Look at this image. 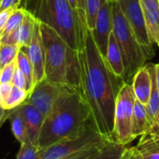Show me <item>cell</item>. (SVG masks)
I'll return each instance as SVG.
<instances>
[{
	"mask_svg": "<svg viewBox=\"0 0 159 159\" xmlns=\"http://www.w3.org/2000/svg\"><path fill=\"white\" fill-rule=\"evenodd\" d=\"M78 59L82 95L90 112V125L113 143L116 102L124 81L111 70L89 30L84 47L78 51Z\"/></svg>",
	"mask_w": 159,
	"mask_h": 159,
	"instance_id": "cell-1",
	"label": "cell"
},
{
	"mask_svg": "<svg viewBox=\"0 0 159 159\" xmlns=\"http://www.w3.org/2000/svg\"><path fill=\"white\" fill-rule=\"evenodd\" d=\"M90 126V112L83 96L64 87L51 112L44 119L37 146L45 148L62 140L76 139Z\"/></svg>",
	"mask_w": 159,
	"mask_h": 159,
	"instance_id": "cell-2",
	"label": "cell"
},
{
	"mask_svg": "<svg viewBox=\"0 0 159 159\" xmlns=\"http://www.w3.org/2000/svg\"><path fill=\"white\" fill-rule=\"evenodd\" d=\"M39 24L44 49L45 77L82 95L78 51L73 49L53 28L40 21Z\"/></svg>",
	"mask_w": 159,
	"mask_h": 159,
	"instance_id": "cell-3",
	"label": "cell"
},
{
	"mask_svg": "<svg viewBox=\"0 0 159 159\" xmlns=\"http://www.w3.org/2000/svg\"><path fill=\"white\" fill-rule=\"evenodd\" d=\"M20 7L53 28L75 50H82L88 32L68 0H21Z\"/></svg>",
	"mask_w": 159,
	"mask_h": 159,
	"instance_id": "cell-4",
	"label": "cell"
},
{
	"mask_svg": "<svg viewBox=\"0 0 159 159\" xmlns=\"http://www.w3.org/2000/svg\"><path fill=\"white\" fill-rule=\"evenodd\" d=\"M113 33L120 48L125 65L123 81L131 84L135 74L146 64L147 61L134 32L116 1L113 5Z\"/></svg>",
	"mask_w": 159,
	"mask_h": 159,
	"instance_id": "cell-5",
	"label": "cell"
},
{
	"mask_svg": "<svg viewBox=\"0 0 159 159\" xmlns=\"http://www.w3.org/2000/svg\"><path fill=\"white\" fill-rule=\"evenodd\" d=\"M135 101L132 85L123 82L116 102L113 143L127 145L134 140L131 133V124Z\"/></svg>",
	"mask_w": 159,
	"mask_h": 159,
	"instance_id": "cell-6",
	"label": "cell"
},
{
	"mask_svg": "<svg viewBox=\"0 0 159 159\" xmlns=\"http://www.w3.org/2000/svg\"><path fill=\"white\" fill-rule=\"evenodd\" d=\"M108 141L90 126L88 130L76 139H66L41 148L39 159H62L80 151L102 145Z\"/></svg>",
	"mask_w": 159,
	"mask_h": 159,
	"instance_id": "cell-7",
	"label": "cell"
},
{
	"mask_svg": "<svg viewBox=\"0 0 159 159\" xmlns=\"http://www.w3.org/2000/svg\"><path fill=\"white\" fill-rule=\"evenodd\" d=\"M134 32L139 44L142 47L146 61L155 56L153 42L150 38L141 0H117L116 1Z\"/></svg>",
	"mask_w": 159,
	"mask_h": 159,
	"instance_id": "cell-8",
	"label": "cell"
},
{
	"mask_svg": "<svg viewBox=\"0 0 159 159\" xmlns=\"http://www.w3.org/2000/svg\"><path fill=\"white\" fill-rule=\"evenodd\" d=\"M64 86L54 84L45 78L34 85L28 94L25 102L33 105L44 117H46L51 112Z\"/></svg>",
	"mask_w": 159,
	"mask_h": 159,
	"instance_id": "cell-9",
	"label": "cell"
},
{
	"mask_svg": "<svg viewBox=\"0 0 159 159\" xmlns=\"http://www.w3.org/2000/svg\"><path fill=\"white\" fill-rule=\"evenodd\" d=\"M113 5L114 2L103 0L97 15L94 29L89 31L93 40L100 50L101 54L105 58L110 35L113 32Z\"/></svg>",
	"mask_w": 159,
	"mask_h": 159,
	"instance_id": "cell-10",
	"label": "cell"
},
{
	"mask_svg": "<svg viewBox=\"0 0 159 159\" xmlns=\"http://www.w3.org/2000/svg\"><path fill=\"white\" fill-rule=\"evenodd\" d=\"M28 53L29 59L34 69V85L45 79V62H44V49L40 33V24L37 20L31 43L28 47L24 48Z\"/></svg>",
	"mask_w": 159,
	"mask_h": 159,
	"instance_id": "cell-11",
	"label": "cell"
},
{
	"mask_svg": "<svg viewBox=\"0 0 159 159\" xmlns=\"http://www.w3.org/2000/svg\"><path fill=\"white\" fill-rule=\"evenodd\" d=\"M20 111L26 128V143L37 145L38 137L44 123L45 117L33 105L23 102L17 107Z\"/></svg>",
	"mask_w": 159,
	"mask_h": 159,
	"instance_id": "cell-12",
	"label": "cell"
},
{
	"mask_svg": "<svg viewBox=\"0 0 159 159\" xmlns=\"http://www.w3.org/2000/svg\"><path fill=\"white\" fill-rule=\"evenodd\" d=\"M141 4L150 38L159 48V0H141Z\"/></svg>",
	"mask_w": 159,
	"mask_h": 159,
	"instance_id": "cell-13",
	"label": "cell"
},
{
	"mask_svg": "<svg viewBox=\"0 0 159 159\" xmlns=\"http://www.w3.org/2000/svg\"><path fill=\"white\" fill-rule=\"evenodd\" d=\"M131 85L136 100L139 101L141 103L146 105L151 96L152 79L151 75L145 65L135 74Z\"/></svg>",
	"mask_w": 159,
	"mask_h": 159,
	"instance_id": "cell-14",
	"label": "cell"
},
{
	"mask_svg": "<svg viewBox=\"0 0 159 159\" xmlns=\"http://www.w3.org/2000/svg\"><path fill=\"white\" fill-rule=\"evenodd\" d=\"M105 59L111 70L114 72V74L116 76L123 79L124 75H125V65H124L123 57H122L120 48L118 47V44L116 42V39L113 32L109 38Z\"/></svg>",
	"mask_w": 159,
	"mask_h": 159,
	"instance_id": "cell-15",
	"label": "cell"
},
{
	"mask_svg": "<svg viewBox=\"0 0 159 159\" xmlns=\"http://www.w3.org/2000/svg\"><path fill=\"white\" fill-rule=\"evenodd\" d=\"M151 127L146 107L144 104L141 103L139 101H135L133 114H132V124H131V133L133 138L142 136L149 130Z\"/></svg>",
	"mask_w": 159,
	"mask_h": 159,
	"instance_id": "cell-16",
	"label": "cell"
},
{
	"mask_svg": "<svg viewBox=\"0 0 159 159\" xmlns=\"http://www.w3.org/2000/svg\"><path fill=\"white\" fill-rule=\"evenodd\" d=\"M143 159H159V138L148 132L143 134L137 144Z\"/></svg>",
	"mask_w": 159,
	"mask_h": 159,
	"instance_id": "cell-17",
	"label": "cell"
},
{
	"mask_svg": "<svg viewBox=\"0 0 159 159\" xmlns=\"http://www.w3.org/2000/svg\"><path fill=\"white\" fill-rule=\"evenodd\" d=\"M145 66L147 67L152 79V91L151 96L149 99L148 103L145 105L148 118L150 121V124L152 125L153 121L155 120L157 113L159 112V91L156 82V64L154 63H146Z\"/></svg>",
	"mask_w": 159,
	"mask_h": 159,
	"instance_id": "cell-18",
	"label": "cell"
},
{
	"mask_svg": "<svg viewBox=\"0 0 159 159\" xmlns=\"http://www.w3.org/2000/svg\"><path fill=\"white\" fill-rule=\"evenodd\" d=\"M7 119L10 121V128L13 136L20 143H26V128L24 120L18 110L15 108L13 110H7Z\"/></svg>",
	"mask_w": 159,
	"mask_h": 159,
	"instance_id": "cell-19",
	"label": "cell"
},
{
	"mask_svg": "<svg viewBox=\"0 0 159 159\" xmlns=\"http://www.w3.org/2000/svg\"><path fill=\"white\" fill-rule=\"evenodd\" d=\"M37 22V20L29 12L26 11L24 19L20 25L18 32H19V46L20 48H26L31 43L34 29Z\"/></svg>",
	"mask_w": 159,
	"mask_h": 159,
	"instance_id": "cell-20",
	"label": "cell"
},
{
	"mask_svg": "<svg viewBox=\"0 0 159 159\" xmlns=\"http://www.w3.org/2000/svg\"><path fill=\"white\" fill-rule=\"evenodd\" d=\"M17 67L22 72V74L25 75L28 83V92L30 93L34 86V69L33 65L31 63V61L29 59L28 53L24 48H20L17 56Z\"/></svg>",
	"mask_w": 159,
	"mask_h": 159,
	"instance_id": "cell-21",
	"label": "cell"
},
{
	"mask_svg": "<svg viewBox=\"0 0 159 159\" xmlns=\"http://www.w3.org/2000/svg\"><path fill=\"white\" fill-rule=\"evenodd\" d=\"M28 94L29 93L27 90L12 85L10 92L8 93L5 102L3 104V108L5 110H13V109L19 107L23 102H25V101L28 97Z\"/></svg>",
	"mask_w": 159,
	"mask_h": 159,
	"instance_id": "cell-22",
	"label": "cell"
},
{
	"mask_svg": "<svg viewBox=\"0 0 159 159\" xmlns=\"http://www.w3.org/2000/svg\"><path fill=\"white\" fill-rule=\"evenodd\" d=\"M25 13H26V10L24 8H22L21 7L15 9L12 14L10 15L9 19L7 20V23H6V26L4 28V31H3V34H2V37L0 39V41L4 38H6L7 35H9L11 33H13L14 31H16L20 25L21 24L23 19H24V16H25Z\"/></svg>",
	"mask_w": 159,
	"mask_h": 159,
	"instance_id": "cell-23",
	"label": "cell"
},
{
	"mask_svg": "<svg viewBox=\"0 0 159 159\" xmlns=\"http://www.w3.org/2000/svg\"><path fill=\"white\" fill-rule=\"evenodd\" d=\"M126 145L108 142L101 150V152L92 159H119Z\"/></svg>",
	"mask_w": 159,
	"mask_h": 159,
	"instance_id": "cell-24",
	"label": "cell"
},
{
	"mask_svg": "<svg viewBox=\"0 0 159 159\" xmlns=\"http://www.w3.org/2000/svg\"><path fill=\"white\" fill-rule=\"evenodd\" d=\"M20 48L17 45L0 43V69L17 59Z\"/></svg>",
	"mask_w": 159,
	"mask_h": 159,
	"instance_id": "cell-25",
	"label": "cell"
},
{
	"mask_svg": "<svg viewBox=\"0 0 159 159\" xmlns=\"http://www.w3.org/2000/svg\"><path fill=\"white\" fill-rule=\"evenodd\" d=\"M103 0H86V20L89 31L94 29L96 19Z\"/></svg>",
	"mask_w": 159,
	"mask_h": 159,
	"instance_id": "cell-26",
	"label": "cell"
},
{
	"mask_svg": "<svg viewBox=\"0 0 159 159\" xmlns=\"http://www.w3.org/2000/svg\"><path fill=\"white\" fill-rule=\"evenodd\" d=\"M41 148L30 143H20L16 159H39Z\"/></svg>",
	"mask_w": 159,
	"mask_h": 159,
	"instance_id": "cell-27",
	"label": "cell"
},
{
	"mask_svg": "<svg viewBox=\"0 0 159 159\" xmlns=\"http://www.w3.org/2000/svg\"><path fill=\"white\" fill-rule=\"evenodd\" d=\"M106 143L102 144V145H98V146H94V147H91V148H89V149H86V150H83V151H80L78 153H75V154H74V155H72L70 157H67L62 159H92L101 152V150L102 149V147Z\"/></svg>",
	"mask_w": 159,
	"mask_h": 159,
	"instance_id": "cell-28",
	"label": "cell"
},
{
	"mask_svg": "<svg viewBox=\"0 0 159 159\" xmlns=\"http://www.w3.org/2000/svg\"><path fill=\"white\" fill-rule=\"evenodd\" d=\"M17 68V61L8 63L2 69H0V84L11 83L13 75Z\"/></svg>",
	"mask_w": 159,
	"mask_h": 159,
	"instance_id": "cell-29",
	"label": "cell"
},
{
	"mask_svg": "<svg viewBox=\"0 0 159 159\" xmlns=\"http://www.w3.org/2000/svg\"><path fill=\"white\" fill-rule=\"evenodd\" d=\"M11 84L13 86H16L18 88L23 89L25 90L28 91V83H27V79L25 77V75L22 74V72L17 67L15 70V73L13 75L12 80H11ZM29 93V92H28Z\"/></svg>",
	"mask_w": 159,
	"mask_h": 159,
	"instance_id": "cell-30",
	"label": "cell"
},
{
	"mask_svg": "<svg viewBox=\"0 0 159 159\" xmlns=\"http://www.w3.org/2000/svg\"><path fill=\"white\" fill-rule=\"evenodd\" d=\"M119 159H143L140 151L136 146L134 147H126L123 151Z\"/></svg>",
	"mask_w": 159,
	"mask_h": 159,
	"instance_id": "cell-31",
	"label": "cell"
},
{
	"mask_svg": "<svg viewBox=\"0 0 159 159\" xmlns=\"http://www.w3.org/2000/svg\"><path fill=\"white\" fill-rule=\"evenodd\" d=\"M14 10H15L14 8H8V9L0 10V39L2 37V34H3L4 28L6 26V23H7V20L9 19L10 15L12 14V12Z\"/></svg>",
	"mask_w": 159,
	"mask_h": 159,
	"instance_id": "cell-32",
	"label": "cell"
},
{
	"mask_svg": "<svg viewBox=\"0 0 159 159\" xmlns=\"http://www.w3.org/2000/svg\"><path fill=\"white\" fill-rule=\"evenodd\" d=\"M21 0H1L0 2V10L14 8L17 9L20 7Z\"/></svg>",
	"mask_w": 159,
	"mask_h": 159,
	"instance_id": "cell-33",
	"label": "cell"
},
{
	"mask_svg": "<svg viewBox=\"0 0 159 159\" xmlns=\"http://www.w3.org/2000/svg\"><path fill=\"white\" fill-rule=\"evenodd\" d=\"M12 88L11 83H7V84H0V106L3 108V104L10 92V89Z\"/></svg>",
	"mask_w": 159,
	"mask_h": 159,
	"instance_id": "cell-34",
	"label": "cell"
},
{
	"mask_svg": "<svg viewBox=\"0 0 159 159\" xmlns=\"http://www.w3.org/2000/svg\"><path fill=\"white\" fill-rule=\"evenodd\" d=\"M147 132L159 138V112L157 113L155 120L153 121V123H152V125H151V127H150V129H149V130Z\"/></svg>",
	"mask_w": 159,
	"mask_h": 159,
	"instance_id": "cell-35",
	"label": "cell"
},
{
	"mask_svg": "<svg viewBox=\"0 0 159 159\" xmlns=\"http://www.w3.org/2000/svg\"><path fill=\"white\" fill-rule=\"evenodd\" d=\"M7 118V110H5L0 106V127Z\"/></svg>",
	"mask_w": 159,
	"mask_h": 159,
	"instance_id": "cell-36",
	"label": "cell"
},
{
	"mask_svg": "<svg viewBox=\"0 0 159 159\" xmlns=\"http://www.w3.org/2000/svg\"><path fill=\"white\" fill-rule=\"evenodd\" d=\"M68 2H69L70 6L72 7V8L74 9V11L76 13V11H77V0H68ZM76 15H77V13H76Z\"/></svg>",
	"mask_w": 159,
	"mask_h": 159,
	"instance_id": "cell-37",
	"label": "cell"
},
{
	"mask_svg": "<svg viewBox=\"0 0 159 159\" xmlns=\"http://www.w3.org/2000/svg\"><path fill=\"white\" fill-rule=\"evenodd\" d=\"M156 82L159 91V63L156 64Z\"/></svg>",
	"mask_w": 159,
	"mask_h": 159,
	"instance_id": "cell-38",
	"label": "cell"
},
{
	"mask_svg": "<svg viewBox=\"0 0 159 159\" xmlns=\"http://www.w3.org/2000/svg\"><path fill=\"white\" fill-rule=\"evenodd\" d=\"M108 1H112V2H116V1H117V0H108Z\"/></svg>",
	"mask_w": 159,
	"mask_h": 159,
	"instance_id": "cell-39",
	"label": "cell"
},
{
	"mask_svg": "<svg viewBox=\"0 0 159 159\" xmlns=\"http://www.w3.org/2000/svg\"><path fill=\"white\" fill-rule=\"evenodd\" d=\"M0 2H1V0H0Z\"/></svg>",
	"mask_w": 159,
	"mask_h": 159,
	"instance_id": "cell-40",
	"label": "cell"
}]
</instances>
